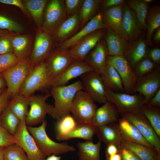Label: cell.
<instances>
[{
    "instance_id": "1",
    "label": "cell",
    "mask_w": 160,
    "mask_h": 160,
    "mask_svg": "<svg viewBox=\"0 0 160 160\" xmlns=\"http://www.w3.org/2000/svg\"><path fill=\"white\" fill-rule=\"evenodd\" d=\"M49 92L54 100L52 117L58 120L70 113L75 96L83 88L81 81L79 80L68 85L51 86Z\"/></svg>"
},
{
    "instance_id": "2",
    "label": "cell",
    "mask_w": 160,
    "mask_h": 160,
    "mask_svg": "<svg viewBox=\"0 0 160 160\" xmlns=\"http://www.w3.org/2000/svg\"><path fill=\"white\" fill-rule=\"evenodd\" d=\"M47 125V121L44 119L41 126L38 127L27 126V129L37 146L46 157L52 154L57 155L76 151L73 146L66 143H58L51 139L46 132Z\"/></svg>"
},
{
    "instance_id": "3",
    "label": "cell",
    "mask_w": 160,
    "mask_h": 160,
    "mask_svg": "<svg viewBox=\"0 0 160 160\" xmlns=\"http://www.w3.org/2000/svg\"><path fill=\"white\" fill-rule=\"evenodd\" d=\"M53 81L47 70L45 60L43 61L31 71L22 86L19 94L30 97L37 91L50 88Z\"/></svg>"
},
{
    "instance_id": "4",
    "label": "cell",
    "mask_w": 160,
    "mask_h": 160,
    "mask_svg": "<svg viewBox=\"0 0 160 160\" xmlns=\"http://www.w3.org/2000/svg\"><path fill=\"white\" fill-rule=\"evenodd\" d=\"M97 107L89 95L82 90L76 94L71 109V112L77 123L91 124Z\"/></svg>"
},
{
    "instance_id": "5",
    "label": "cell",
    "mask_w": 160,
    "mask_h": 160,
    "mask_svg": "<svg viewBox=\"0 0 160 160\" xmlns=\"http://www.w3.org/2000/svg\"><path fill=\"white\" fill-rule=\"evenodd\" d=\"M108 101L113 104L119 114L140 112L143 105L144 97L137 93L130 94L114 92L107 87Z\"/></svg>"
},
{
    "instance_id": "6",
    "label": "cell",
    "mask_w": 160,
    "mask_h": 160,
    "mask_svg": "<svg viewBox=\"0 0 160 160\" xmlns=\"http://www.w3.org/2000/svg\"><path fill=\"white\" fill-rule=\"evenodd\" d=\"M51 96L50 93L48 92L44 94L34 95L29 97L30 109L25 119L27 126H32L42 123L47 114L52 117L54 106L46 102Z\"/></svg>"
},
{
    "instance_id": "7",
    "label": "cell",
    "mask_w": 160,
    "mask_h": 160,
    "mask_svg": "<svg viewBox=\"0 0 160 160\" xmlns=\"http://www.w3.org/2000/svg\"><path fill=\"white\" fill-rule=\"evenodd\" d=\"M32 69L29 58L19 60L14 66L1 72L6 81L7 88L12 96L19 94L22 86Z\"/></svg>"
},
{
    "instance_id": "8",
    "label": "cell",
    "mask_w": 160,
    "mask_h": 160,
    "mask_svg": "<svg viewBox=\"0 0 160 160\" xmlns=\"http://www.w3.org/2000/svg\"><path fill=\"white\" fill-rule=\"evenodd\" d=\"M47 6L43 30L51 35H54L67 18L64 0H51Z\"/></svg>"
},
{
    "instance_id": "9",
    "label": "cell",
    "mask_w": 160,
    "mask_h": 160,
    "mask_svg": "<svg viewBox=\"0 0 160 160\" xmlns=\"http://www.w3.org/2000/svg\"><path fill=\"white\" fill-rule=\"evenodd\" d=\"M80 77L82 90L88 94L94 102L103 104L107 102V87L101 75L91 71Z\"/></svg>"
},
{
    "instance_id": "10",
    "label": "cell",
    "mask_w": 160,
    "mask_h": 160,
    "mask_svg": "<svg viewBox=\"0 0 160 160\" xmlns=\"http://www.w3.org/2000/svg\"><path fill=\"white\" fill-rule=\"evenodd\" d=\"M160 67L158 66L151 72L137 78L132 94L137 93L144 98L147 104L160 89Z\"/></svg>"
},
{
    "instance_id": "11",
    "label": "cell",
    "mask_w": 160,
    "mask_h": 160,
    "mask_svg": "<svg viewBox=\"0 0 160 160\" xmlns=\"http://www.w3.org/2000/svg\"><path fill=\"white\" fill-rule=\"evenodd\" d=\"M107 63L116 69L122 79L124 92L132 94L137 78L131 66L123 56L108 57Z\"/></svg>"
},
{
    "instance_id": "12",
    "label": "cell",
    "mask_w": 160,
    "mask_h": 160,
    "mask_svg": "<svg viewBox=\"0 0 160 160\" xmlns=\"http://www.w3.org/2000/svg\"><path fill=\"white\" fill-rule=\"evenodd\" d=\"M13 136L16 139L17 144L24 150L29 160H44L45 158L28 132L25 119L20 121Z\"/></svg>"
},
{
    "instance_id": "13",
    "label": "cell",
    "mask_w": 160,
    "mask_h": 160,
    "mask_svg": "<svg viewBox=\"0 0 160 160\" xmlns=\"http://www.w3.org/2000/svg\"><path fill=\"white\" fill-rule=\"evenodd\" d=\"M121 116L136 127L144 137L154 147L160 155V138L148 119L140 112L127 113Z\"/></svg>"
},
{
    "instance_id": "14",
    "label": "cell",
    "mask_w": 160,
    "mask_h": 160,
    "mask_svg": "<svg viewBox=\"0 0 160 160\" xmlns=\"http://www.w3.org/2000/svg\"><path fill=\"white\" fill-rule=\"evenodd\" d=\"M106 29H101L89 34L68 50L75 60L84 61L88 53L104 36Z\"/></svg>"
},
{
    "instance_id": "15",
    "label": "cell",
    "mask_w": 160,
    "mask_h": 160,
    "mask_svg": "<svg viewBox=\"0 0 160 160\" xmlns=\"http://www.w3.org/2000/svg\"><path fill=\"white\" fill-rule=\"evenodd\" d=\"M52 43L51 35L43 30L37 33L30 57L32 69L40 62L45 60L51 54Z\"/></svg>"
},
{
    "instance_id": "16",
    "label": "cell",
    "mask_w": 160,
    "mask_h": 160,
    "mask_svg": "<svg viewBox=\"0 0 160 160\" xmlns=\"http://www.w3.org/2000/svg\"><path fill=\"white\" fill-rule=\"evenodd\" d=\"M101 29H106V27L103 20L102 11L100 10L74 35L60 44L57 50L60 51L68 50L84 37L95 31Z\"/></svg>"
},
{
    "instance_id": "17",
    "label": "cell",
    "mask_w": 160,
    "mask_h": 160,
    "mask_svg": "<svg viewBox=\"0 0 160 160\" xmlns=\"http://www.w3.org/2000/svg\"><path fill=\"white\" fill-rule=\"evenodd\" d=\"M108 55L106 43L103 38L87 55L84 61L93 69L94 72L101 75L106 68Z\"/></svg>"
},
{
    "instance_id": "18",
    "label": "cell",
    "mask_w": 160,
    "mask_h": 160,
    "mask_svg": "<svg viewBox=\"0 0 160 160\" xmlns=\"http://www.w3.org/2000/svg\"><path fill=\"white\" fill-rule=\"evenodd\" d=\"M74 61L68 50L65 51L57 50L51 54L45 60L48 71L53 80Z\"/></svg>"
},
{
    "instance_id": "19",
    "label": "cell",
    "mask_w": 160,
    "mask_h": 160,
    "mask_svg": "<svg viewBox=\"0 0 160 160\" xmlns=\"http://www.w3.org/2000/svg\"><path fill=\"white\" fill-rule=\"evenodd\" d=\"M91 71H94L93 69L86 62L75 60L53 80L52 86L66 85L72 79Z\"/></svg>"
},
{
    "instance_id": "20",
    "label": "cell",
    "mask_w": 160,
    "mask_h": 160,
    "mask_svg": "<svg viewBox=\"0 0 160 160\" xmlns=\"http://www.w3.org/2000/svg\"><path fill=\"white\" fill-rule=\"evenodd\" d=\"M122 24L126 34L129 44L140 37L143 33V30L135 12L124 4L122 9Z\"/></svg>"
},
{
    "instance_id": "21",
    "label": "cell",
    "mask_w": 160,
    "mask_h": 160,
    "mask_svg": "<svg viewBox=\"0 0 160 160\" xmlns=\"http://www.w3.org/2000/svg\"><path fill=\"white\" fill-rule=\"evenodd\" d=\"M124 4L101 10L103 20L106 29L116 32L128 40L122 24V9Z\"/></svg>"
},
{
    "instance_id": "22",
    "label": "cell",
    "mask_w": 160,
    "mask_h": 160,
    "mask_svg": "<svg viewBox=\"0 0 160 160\" xmlns=\"http://www.w3.org/2000/svg\"><path fill=\"white\" fill-rule=\"evenodd\" d=\"M104 37L108 56L125 55L129 46L128 40L116 32L107 29Z\"/></svg>"
},
{
    "instance_id": "23",
    "label": "cell",
    "mask_w": 160,
    "mask_h": 160,
    "mask_svg": "<svg viewBox=\"0 0 160 160\" xmlns=\"http://www.w3.org/2000/svg\"><path fill=\"white\" fill-rule=\"evenodd\" d=\"M119 113L114 105L108 101L97 108L92 124L96 127L117 122Z\"/></svg>"
},
{
    "instance_id": "24",
    "label": "cell",
    "mask_w": 160,
    "mask_h": 160,
    "mask_svg": "<svg viewBox=\"0 0 160 160\" xmlns=\"http://www.w3.org/2000/svg\"><path fill=\"white\" fill-rule=\"evenodd\" d=\"M118 122L123 140L155 148L144 137L136 127L124 117L121 116Z\"/></svg>"
},
{
    "instance_id": "25",
    "label": "cell",
    "mask_w": 160,
    "mask_h": 160,
    "mask_svg": "<svg viewBox=\"0 0 160 160\" xmlns=\"http://www.w3.org/2000/svg\"><path fill=\"white\" fill-rule=\"evenodd\" d=\"M147 45L146 39L142 35L129 44L124 56L129 62L133 70L137 64L147 56Z\"/></svg>"
},
{
    "instance_id": "26",
    "label": "cell",
    "mask_w": 160,
    "mask_h": 160,
    "mask_svg": "<svg viewBox=\"0 0 160 160\" xmlns=\"http://www.w3.org/2000/svg\"><path fill=\"white\" fill-rule=\"evenodd\" d=\"M80 29L78 12L67 17L61 25L54 34L55 39L60 44L73 36Z\"/></svg>"
},
{
    "instance_id": "27",
    "label": "cell",
    "mask_w": 160,
    "mask_h": 160,
    "mask_svg": "<svg viewBox=\"0 0 160 160\" xmlns=\"http://www.w3.org/2000/svg\"><path fill=\"white\" fill-rule=\"evenodd\" d=\"M95 134L106 145L114 144L119 148L121 146L123 139L117 122L97 127Z\"/></svg>"
},
{
    "instance_id": "28",
    "label": "cell",
    "mask_w": 160,
    "mask_h": 160,
    "mask_svg": "<svg viewBox=\"0 0 160 160\" xmlns=\"http://www.w3.org/2000/svg\"><path fill=\"white\" fill-rule=\"evenodd\" d=\"M97 127L91 124H78L73 130L65 134L55 136L57 139L62 141L77 138L86 140H93L96 134Z\"/></svg>"
},
{
    "instance_id": "29",
    "label": "cell",
    "mask_w": 160,
    "mask_h": 160,
    "mask_svg": "<svg viewBox=\"0 0 160 160\" xmlns=\"http://www.w3.org/2000/svg\"><path fill=\"white\" fill-rule=\"evenodd\" d=\"M121 145L131 151L140 160H160V155L155 148L123 140Z\"/></svg>"
},
{
    "instance_id": "30",
    "label": "cell",
    "mask_w": 160,
    "mask_h": 160,
    "mask_svg": "<svg viewBox=\"0 0 160 160\" xmlns=\"http://www.w3.org/2000/svg\"><path fill=\"white\" fill-rule=\"evenodd\" d=\"M101 142L100 140L96 143H94L93 140L78 142L77 147L79 150V160H101Z\"/></svg>"
},
{
    "instance_id": "31",
    "label": "cell",
    "mask_w": 160,
    "mask_h": 160,
    "mask_svg": "<svg viewBox=\"0 0 160 160\" xmlns=\"http://www.w3.org/2000/svg\"><path fill=\"white\" fill-rule=\"evenodd\" d=\"M102 1V0H84L79 12L80 29L99 12Z\"/></svg>"
},
{
    "instance_id": "32",
    "label": "cell",
    "mask_w": 160,
    "mask_h": 160,
    "mask_svg": "<svg viewBox=\"0 0 160 160\" xmlns=\"http://www.w3.org/2000/svg\"><path fill=\"white\" fill-rule=\"evenodd\" d=\"M29 97L17 94L11 97L8 104L10 110L20 120L25 119L28 112Z\"/></svg>"
},
{
    "instance_id": "33",
    "label": "cell",
    "mask_w": 160,
    "mask_h": 160,
    "mask_svg": "<svg viewBox=\"0 0 160 160\" xmlns=\"http://www.w3.org/2000/svg\"><path fill=\"white\" fill-rule=\"evenodd\" d=\"M147 44L151 46L152 37L154 31L160 27V7L154 6L148 9L145 19Z\"/></svg>"
},
{
    "instance_id": "34",
    "label": "cell",
    "mask_w": 160,
    "mask_h": 160,
    "mask_svg": "<svg viewBox=\"0 0 160 160\" xmlns=\"http://www.w3.org/2000/svg\"><path fill=\"white\" fill-rule=\"evenodd\" d=\"M101 75L108 88L114 92H125L121 78L112 65L107 63L104 73Z\"/></svg>"
},
{
    "instance_id": "35",
    "label": "cell",
    "mask_w": 160,
    "mask_h": 160,
    "mask_svg": "<svg viewBox=\"0 0 160 160\" xmlns=\"http://www.w3.org/2000/svg\"><path fill=\"white\" fill-rule=\"evenodd\" d=\"M12 43L13 53L20 60L30 58V41L27 35L13 36Z\"/></svg>"
},
{
    "instance_id": "36",
    "label": "cell",
    "mask_w": 160,
    "mask_h": 160,
    "mask_svg": "<svg viewBox=\"0 0 160 160\" xmlns=\"http://www.w3.org/2000/svg\"><path fill=\"white\" fill-rule=\"evenodd\" d=\"M20 119L7 105L0 114V124L9 133L14 135L20 122Z\"/></svg>"
},
{
    "instance_id": "37",
    "label": "cell",
    "mask_w": 160,
    "mask_h": 160,
    "mask_svg": "<svg viewBox=\"0 0 160 160\" xmlns=\"http://www.w3.org/2000/svg\"><path fill=\"white\" fill-rule=\"evenodd\" d=\"M140 112L148 119L160 138V107L145 104L143 105Z\"/></svg>"
},
{
    "instance_id": "38",
    "label": "cell",
    "mask_w": 160,
    "mask_h": 160,
    "mask_svg": "<svg viewBox=\"0 0 160 160\" xmlns=\"http://www.w3.org/2000/svg\"><path fill=\"white\" fill-rule=\"evenodd\" d=\"M128 7L135 13L143 30L146 31L145 19L148 10V4L143 0L125 1Z\"/></svg>"
},
{
    "instance_id": "39",
    "label": "cell",
    "mask_w": 160,
    "mask_h": 160,
    "mask_svg": "<svg viewBox=\"0 0 160 160\" xmlns=\"http://www.w3.org/2000/svg\"><path fill=\"white\" fill-rule=\"evenodd\" d=\"M47 2V0H28L24 1L23 4L25 8L39 25L41 23L44 10Z\"/></svg>"
},
{
    "instance_id": "40",
    "label": "cell",
    "mask_w": 160,
    "mask_h": 160,
    "mask_svg": "<svg viewBox=\"0 0 160 160\" xmlns=\"http://www.w3.org/2000/svg\"><path fill=\"white\" fill-rule=\"evenodd\" d=\"M57 120L55 125V136L68 133L75 128L78 124L75 119L70 113L63 116Z\"/></svg>"
},
{
    "instance_id": "41",
    "label": "cell",
    "mask_w": 160,
    "mask_h": 160,
    "mask_svg": "<svg viewBox=\"0 0 160 160\" xmlns=\"http://www.w3.org/2000/svg\"><path fill=\"white\" fill-rule=\"evenodd\" d=\"M4 160H29L25 153L17 144H13L4 148Z\"/></svg>"
},
{
    "instance_id": "42",
    "label": "cell",
    "mask_w": 160,
    "mask_h": 160,
    "mask_svg": "<svg viewBox=\"0 0 160 160\" xmlns=\"http://www.w3.org/2000/svg\"><path fill=\"white\" fill-rule=\"evenodd\" d=\"M156 67V65L147 55L137 64L133 71L137 78L151 72Z\"/></svg>"
},
{
    "instance_id": "43",
    "label": "cell",
    "mask_w": 160,
    "mask_h": 160,
    "mask_svg": "<svg viewBox=\"0 0 160 160\" xmlns=\"http://www.w3.org/2000/svg\"><path fill=\"white\" fill-rule=\"evenodd\" d=\"M19 60L13 52L0 55V72L14 66Z\"/></svg>"
},
{
    "instance_id": "44",
    "label": "cell",
    "mask_w": 160,
    "mask_h": 160,
    "mask_svg": "<svg viewBox=\"0 0 160 160\" xmlns=\"http://www.w3.org/2000/svg\"><path fill=\"white\" fill-rule=\"evenodd\" d=\"M0 29L16 32L23 30L22 27L18 23L1 15H0Z\"/></svg>"
},
{
    "instance_id": "45",
    "label": "cell",
    "mask_w": 160,
    "mask_h": 160,
    "mask_svg": "<svg viewBox=\"0 0 160 160\" xmlns=\"http://www.w3.org/2000/svg\"><path fill=\"white\" fill-rule=\"evenodd\" d=\"M13 36L11 34L8 33L0 35V55L13 52Z\"/></svg>"
},
{
    "instance_id": "46",
    "label": "cell",
    "mask_w": 160,
    "mask_h": 160,
    "mask_svg": "<svg viewBox=\"0 0 160 160\" xmlns=\"http://www.w3.org/2000/svg\"><path fill=\"white\" fill-rule=\"evenodd\" d=\"M84 0H65V4L67 17L78 12Z\"/></svg>"
},
{
    "instance_id": "47",
    "label": "cell",
    "mask_w": 160,
    "mask_h": 160,
    "mask_svg": "<svg viewBox=\"0 0 160 160\" xmlns=\"http://www.w3.org/2000/svg\"><path fill=\"white\" fill-rule=\"evenodd\" d=\"M17 143L16 138L9 133L0 124V148Z\"/></svg>"
},
{
    "instance_id": "48",
    "label": "cell",
    "mask_w": 160,
    "mask_h": 160,
    "mask_svg": "<svg viewBox=\"0 0 160 160\" xmlns=\"http://www.w3.org/2000/svg\"><path fill=\"white\" fill-rule=\"evenodd\" d=\"M119 149L121 156V160H140L131 151L121 145Z\"/></svg>"
},
{
    "instance_id": "49",
    "label": "cell",
    "mask_w": 160,
    "mask_h": 160,
    "mask_svg": "<svg viewBox=\"0 0 160 160\" xmlns=\"http://www.w3.org/2000/svg\"><path fill=\"white\" fill-rule=\"evenodd\" d=\"M12 95L7 87L0 95V114L7 105Z\"/></svg>"
},
{
    "instance_id": "50",
    "label": "cell",
    "mask_w": 160,
    "mask_h": 160,
    "mask_svg": "<svg viewBox=\"0 0 160 160\" xmlns=\"http://www.w3.org/2000/svg\"><path fill=\"white\" fill-rule=\"evenodd\" d=\"M148 56L156 65H159L160 62V49L155 48L148 52Z\"/></svg>"
},
{
    "instance_id": "51",
    "label": "cell",
    "mask_w": 160,
    "mask_h": 160,
    "mask_svg": "<svg viewBox=\"0 0 160 160\" xmlns=\"http://www.w3.org/2000/svg\"><path fill=\"white\" fill-rule=\"evenodd\" d=\"M125 1L124 0H103L101 6V10L111 7L123 5Z\"/></svg>"
},
{
    "instance_id": "52",
    "label": "cell",
    "mask_w": 160,
    "mask_h": 160,
    "mask_svg": "<svg viewBox=\"0 0 160 160\" xmlns=\"http://www.w3.org/2000/svg\"><path fill=\"white\" fill-rule=\"evenodd\" d=\"M0 3L14 5L20 8L25 13L28 14L27 10L23 3L20 0H0Z\"/></svg>"
},
{
    "instance_id": "53",
    "label": "cell",
    "mask_w": 160,
    "mask_h": 160,
    "mask_svg": "<svg viewBox=\"0 0 160 160\" xmlns=\"http://www.w3.org/2000/svg\"><path fill=\"white\" fill-rule=\"evenodd\" d=\"M105 151L106 156L114 155L119 153L118 147L114 144H110L106 145Z\"/></svg>"
},
{
    "instance_id": "54",
    "label": "cell",
    "mask_w": 160,
    "mask_h": 160,
    "mask_svg": "<svg viewBox=\"0 0 160 160\" xmlns=\"http://www.w3.org/2000/svg\"><path fill=\"white\" fill-rule=\"evenodd\" d=\"M147 104L151 105L160 107V89L158 90Z\"/></svg>"
},
{
    "instance_id": "55",
    "label": "cell",
    "mask_w": 160,
    "mask_h": 160,
    "mask_svg": "<svg viewBox=\"0 0 160 160\" xmlns=\"http://www.w3.org/2000/svg\"><path fill=\"white\" fill-rule=\"evenodd\" d=\"M153 40L156 44H159L160 42V27L156 30Z\"/></svg>"
},
{
    "instance_id": "56",
    "label": "cell",
    "mask_w": 160,
    "mask_h": 160,
    "mask_svg": "<svg viewBox=\"0 0 160 160\" xmlns=\"http://www.w3.org/2000/svg\"><path fill=\"white\" fill-rule=\"evenodd\" d=\"M121 156L119 152L113 155L106 156V160H121Z\"/></svg>"
},
{
    "instance_id": "57",
    "label": "cell",
    "mask_w": 160,
    "mask_h": 160,
    "mask_svg": "<svg viewBox=\"0 0 160 160\" xmlns=\"http://www.w3.org/2000/svg\"><path fill=\"white\" fill-rule=\"evenodd\" d=\"M7 87L5 80L1 73L0 72V89H4Z\"/></svg>"
},
{
    "instance_id": "58",
    "label": "cell",
    "mask_w": 160,
    "mask_h": 160,
    "mask_svg": "<svg viewBox=\"0 0 160 160\" xmlns=\"http://www.w3.org/2000/svg\"><path fill=\"white\" fill-rule=\"evenodd\" d=\"M61 157L60 156H57L55 154H52L44 160H60Z\"/></svg>"
},
{
    "instance_id": "59",
    "label": "cell",
    "mask_w": 160,
    "mask_h": 160,
    "mask_svg": "<svg viewBox=\"0 0 160 160\" xmlns=\"http://www.w3.org/2000/svg\"><path fill=\"white\" fill-rule=\"evenodd\" d=\"M4 147L0 148V160H4Z\"/></svg>"
},
{
    "instance_id": "60",
    "label": "cell",
    "mask_w": 160,
    "mask_h": 160,
    "mask_svg": "<svg viewBox=\"0 0 160 160\" xmlns=\"http://www.w3.org/2000/svg\"><path fill=\"white\" fill-rule=\"evenodd\" d=\"M8 31L2 30L0 29V35L8 33Z\"/></svg>"
},
{
    "instance_id": "61",
    "label": "cell",
    "mask_w": 160,
    "mask_h": 160,
    "mask_svg": "<svg viewBox=\"0 0 160 160\" xmlns=\"http://www.w3.org/2000/svg\"><path fill=\"white\" fill-rule=\"evenodd\" d=\"M143 1L146 3L149 4L152 2L153 1L152 0H143Z\"/></svg>"
},
{
    "instance_id": "62",
    "label": "cell",
    "mask_w": 160,
    "mask_h": 160,
    "mask_svg": "<svg viewBox=\"0 0 160 160\" xmlns=\"http://www.w3.org/2000/svg\"><path fill=\"white\" fill-rule=\"evenodd\" d=\"M5 89H0V95H1V94L4 91Z\"/></svg>"
}]
</instances>
